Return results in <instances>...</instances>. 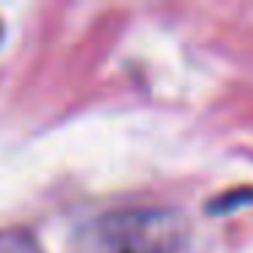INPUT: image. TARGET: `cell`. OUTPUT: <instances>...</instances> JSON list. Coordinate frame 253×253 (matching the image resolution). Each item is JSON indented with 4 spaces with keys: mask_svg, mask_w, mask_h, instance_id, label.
Wrapping results in <instances>:
<instances>
[{
    "mask_svg": "<svg viewBox=\"0 0 253 253\" xmlns=\"http://www.w3.org/2000/svg\"><path fill=\"white\" fill-rule=\"evenodd\" d=\"M191 226L180 210L128 207L106 212L87 237L90 253H180L188 245Z\"/></svg>",
    "mask_w": 253,
    "mask_h": 253,
    "instance_id": "6da1fadb",
    "label": "cell"
},
{
    "mask_svg": "<svg viewBox=\"0 0 253 253\" xmlns=\"http://www.w3.org/2000/svg\"><path fill=\"white\" fill-rule=\"evenodd\" d=\"M0 253H44L41 245L25 231H0Z\"/></svg>",
    "mask_w": 253,
    "mask_h": 253,
    "instance_id": "7a4b0ae2",
    "label": "cell"
},
{
    "mask_svg": "<svg viewBox=\"0 0 253 253\" xmlns=\"http://www.w3.org/2000/svg\"><path fill=\"white\" fill-rule=\"evenodd\" d=\"M248 202H253V191L251 188H240V191H229V193L215 196L207 204V210L210 212H229V210L240 207V204H248Z\"/></svg>",
    "mask_w": 253,
    "mask_h": 253,
    "instance_id": "3957f363",
    "label": "cell"
},
{
    "mask_svg": "<svg viewBox=\"0 0 253 253\" xmlns=\"http://www.w3.org/2000/svg\"><path fill=\"white\" fill-rule=\"evenodd\" d=\"M0 39H3V22H0Z\"/></svg>",
    "mask_w": 253,
    "mask_h": 253,
    "instance_id": "277c9868",
    "label": "cell"
}]
</instances>
